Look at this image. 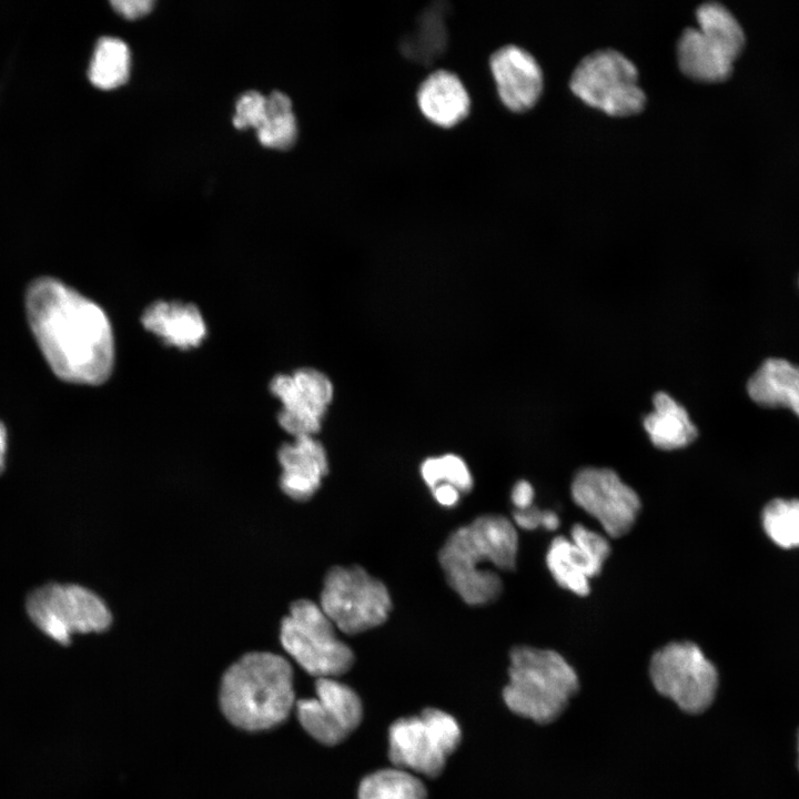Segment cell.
I'll return each mask as SVG.
<instances>
[{
  "instance_id": "cell-1",
  "label": "cell",
  "mask_w": 799,
  "mask_h": 799,
  "mask_svg": "<svg viewBox=\"0 0 799 799\" xmlns=\"http://www.w3.org/2000/svg\"><path fill=\"white\" fill-rule=\"evenodd\" d=\"M26 311L33 336L59 378L87 385L109 378L113 333L98 304L57 279L39 277L27 290Z\"/></svg>"
},
{
  "instance_id": "cell-2",
  "label": "cell",
  "mask_w": 799,
  "mask_h": 799,
  "mask_svg": "<svg viewBox=\"0 0 799 799\" xmlns=\"http://www.w3.org/2000/svg\"><path fill=\"white\" fill-rule=\"evenodd\" d=\"M518 552L515 525L502 515H483L454 530L438 553L448 585L471 606L497 599L503 589L493 569H514Z\"/></svg>"
},
{
  "instance_id": "cell-3",
  "label": "cell",
  "mask_w": 799,
  "mask_h": 799,
  "mask_svg": "<svg viewBox=\"0 0 799 799\" xmlns=\"http://www.w3.org/2000/svg\"><path fill=\"white\" fill-rule=\"evenodd\" d=\"M294 674L283 656L249 651L223 672L219 705L234 727L257 732L284 722L295 707Z\"/></svg>"
},
{
  "instance_id": "cell-4",
  "label": "cell",
  "mask_w": 799,
  "mask_h": 799,
  "mask_svg": "<svg viewBox=\"0 0 799 799\" xmlns=\"http://www.w3.org/2000/svg\"><path fill=\"white\" fill-rule=\"evenodd\" d=\"M578 690L575 669L557 651L530 646L512 649L502 695L515 715L549 725L565 712Z\"/></svg>"
},
{
  "instance_id": "cell-5",
  "label": "cell",
  "mask_w": 799,
  "mask_h": 799,
  "mask_svg": "<svg viewBox=\"0 0 799 799\" xmlns=\"http://www.w3.org/2000/svg\"><path fill=\"white\" fill-rule=\"evenodd\" d=\"M26 613L47 637L69 645L75 634H100L112 625L107 603L92 589L72 583H48L31 590Z\"/></svg>"
},
{
  "instance_id": "cell-6",
  "label": "cell",
  "mask_w": 799,
  "mask_h": 799,
  "mask_svg": "<svg viewBox=\"0 0 799 799\" xmlns=\"http://www.w3.org/2000/svg\"><path fill=\"white\" fill-rule=\"evenodd\" d=\"M280 643L286 654L309 675L336 678L354 663L352 649L335 633V626L318 604L301 598L293 601L280 625Z\"/></svg>"
},
{
  "instance_id": "cell-7",
  "label": "cell",
  "mask_w": 799,
  "mask_h": 799,
  "mask_svg": "<svg viewBox=\"0 0 799 799\" xmlns=\"http://www.w3.org/2000/svg\"><path fill=\"white\" fill-rule=\"evenodd\" d=\"M462 732L449 714L424 709L418 716L400 718L388 730V758L393 766L431 778L442 773L458 747Z\"/></svg>"
},
{
  "instance_id": "cell-8",
  "label": "cell",
  "mask_w": 799,
  "mask_h": 799,
  "mask_svg": "<svg viewBox=\"0 0 799 799\" xmlns=\"http://www.w3.org/2000/svg\"><path fill=\"white\" fill-rule=\"evenodd\" d=\"M320 607L335 628L356 635L382 625L392 600L386 586L360 566H335L323 583Z\"/></svg>"
},
{
  "instance_id": "cell-9",
  "label": "cell",
  "mask_w": 799,
  "mask_h": 799,
  "mask_svg": "<svg viewBox=\"0 0 799 799\" xmlns=\"http://www.w3.org/2000/svg\"><path fill=\"white\" fill-rule=\"evenodd\" d=\"M649 678L659 695L689 715L707 710L718 688L715 665L691 641L669 643L655 651Z\"/></svg>"
},
{
  "instance_id": "cell-10",
  "label": "cell",
  "mask_w": 799,
  "mask_h": 799,
  "mask_svg": "<svg viewBox=\"0 0 799 799\" xmlns=\"http://www.w3.org/2000/svg\"><path fill=\"white\" fill-rule=\"evenodd\" d=\"M569 85L583 102L614 117L639 113L646 104L636 65L613 49L597 50L583 58Z\"/></svg>"
},
{
  "instance_id": "cell-11",
  "label": "cell",
  "mask_w": 799,
  "mask_h": 799,
  "mask_svg": "<svg viewBox=\"0 0 799 799\" xmlns=\"http://www.w3.org/2000/svg\"><path fill=\"white\" fill-rule=\"evenodd\" d=\"M570 490L576 505L596 518L605 533L614 538L630 530L640 510L637 493L609 468L578 471Z\"/></svg>"
},
{
  "instance_id": "cell-12",
  "label": "cell",
  "mask_w": 799,
  "mask_h": 799,
  "mask_svg": "<svg viewBox=\"0 0 799 799\" xmlns=\"http://www.w3.org/2000/svg\"><path fill=\"white\" fill-rule=\"evenodd\" d=\"M295 712L302 728L316 741L334 746L353 732L363 717L354 689L336 678H317L315 697L300 699Z\"/></svg>"
},
{
  "instance_id": "cell-13",
  "label": "cell",
  "mask_w": 799,
  "mask_h": 799,
  "mask_svg": "<svg viewBox=\"0 0 799 799\" xmlns=\"http://www.w3.org/2000/svg\"><path fill=\"white\" fill-rule=\"evenodd\" d=\"M610 554L608 539L581 524L570 538L557 536L546 554V565L556 583L578 596L589 593V579L597 576Z\"/></svg>"
},
{
  "instance_id": "cell-14",
  "label": "cell",
  "mask_w": 799,
  "mask_h": 799,
  "mask_svg": "<svg viewBox=\"0 0 799 799\" xmlns=\"http://www.w3.org/2000/svg\"><path fill=\"white\" fill-rule=\"evenodd\" d=\"M498 95L513 112H525L538 101L543 91V72L536 59L523 48L508 44L489 58Z\"/></svg>"
},
{
  "instance_id": "cell-15",
  "label": "cell",
  "mask_w": 799,
  "mask_h": 799,
  "mask_svg": "<svg viewBox=\"0 0 799 799\" xmlns=\"http://www.w3.org/2000/svg\"><path fill=\"white\" fill-rule=\"evenodd\" d=\"M277 459L282 468L280 488L296 502L312 498L328 472L326 452L313 436L294 437V442L282 444Z\"/></svg>"
},
{
  "instance_id": "cell-16",
  "label": "cell",
  "mask_w": 799,
  "mask_h": 799,
  "mask_svg": "<svg viewBox=\"0 0 799 799\" xmlns=\"http://www.w3.org/2000/svg\"><path fill=\"white\" fill-rule=\"evenodd\" d=\"M141 322L165 344L181 350L200 345L206 335L201 312L191 303L156 301L145 309Z\"/></svg>"
},
{
  "instance_id": "cell-17",
  "label": "cell",
  "mask_w": 799,
  "mask_h": 799,
  "mask_svg": "<svg viewBox=\"0 0 799 799\" xmlns=\"http://www.w3.org/2000/svg\"><path fill=\"white\" fill-rule=\"evenodd\" d=\"M417 103L427 120L443 128L458 124L471 109V98L462 80L447 70H436L421 83Z\"/></svg>"
},
{
  "instance_id": "cell-18",
  "label": "cell",
  "mask_w": 799,
  "mask_h": 799,
  "mask_svg": "<svg viewBox=\"0 0 799 799\" xmlns=\"http://www.w3.org/2000/svg\"><path fill=\"white\" fill-rule=\"evenodd\" d=\"M677 60L682 73L706 82L727 79L735 61L721 45L698 28H687L677 42Z\"/></svg>"
},
{
  "instance_id": "cell-19",
  "label": "cell",
  "mask_w": 799,
  "mask_h": 799,
  "mask_svg": "<svg viewBox=\"0 0 799 799\" xmlns=\"http://www.w3.org/2000/svg\"><path fill=\"white\" fill-rule=\"evenodd\" d=\"M749 397L763 407H783L799 417V366L767 358L747 383Z\"/></svg>"
},
{
  "instance_id": "cell-20",
  "label": "cell",
  "mask_w": 799,
  "mask_h": 799,
  "mask_svg": "<svg viewBox=\"0 0 799 799\" xmlns=\"http://www.w3.org/2000/svg\"><path fill=\"white\" fill-rule=\"evenodd\" d=\"M654 411L644 418V428L650 442L659 449L672 451L688 446L698 436V429L686 408L665 392L653 397Z\"/></svg>"
},
{
  "instance_id": "cell-21",
  "label": "cell",
  "mask_w": 799,
  "mask_h": 799,
  "mask_svg": "<svg viewBox=\"0 0 799 799\" xmlns=\"http://www.w3.org/2000/svg\"><path fill=\"white\" fill-rule=\"evenodd\" d=\"M449 10L446 2L437 1L419 13L413 29L400 41V50L408 60L431 65L445 53Z\"/></svg>"
},
{
  "instance_id": "cell-22",
  "label": "cell",
  "mask_w": 799,
  "mask_h": 799,
  "mask_svg": "<svg viewBox=\"0 0 799 799\" xmlns=\"http://www.w3.org/2000/svg\"><path fill=\"white\" fill-rule=\"evenodd\" d=\"M271 393L283 404L277 415L281 427L293 435L313 436L321 429L326 408L315 404L295 383L292 374H279L270 383Z\"/></svg>"
},
{
  "instance_id": "cell-23",
  "label": "cell",
  "mask_w": 799,
  "mask_h": 799,
  "mask_svg": "<svg viewBox=\"0 0 799 799\" xmlns=\"http://www.w3.org/2000/svg\"><path fill=\"white\" fill-rule=\"evenodd\" d=\"M130 61V50L124 41L103 37L98 41L91 59L90 81L104 90L118 88L129 78Z\"/></svg>"
},
{
  "instance_id": "cell-24",
  "label": "cell",
  "mask_w": 799,
  "mask_h": 799,
  "mask_svg": "<svg viewBox=\"0 0 799 799\" xmlns=\"http://www.w3.org/2000/svg\"><path fill=\"white\" fill-rule=\"evenodd\" d=\"M357 799H427V791L414 773L393 767L364 777Z\"/></svg>"
},
{
  "instance_id": "cell-25",
  "label": "cell",
  "mask_w": 799,
  "mask_h": 799,
  "mask_svg": "<svg viewBox=\"0 0 799 799\" xmlns=\"http://www.w3.org/2000/svg\"><path fill=\"white\" fill-rule=\"evenodd\" d=\"M261 144L272 149H290L297 138V123L291 99L274 91L266 97V118L256 130Z\"/></svg>"
},
{
  "instance_id": "cell-26",
  "label": "cell",
  "mask_w": 799,
  "mask_h": 799,
  "mask_svg": "<svg viewBox=\"0 0 799 799\" xmlns=\"http://www.w3.org/2000/svg\"><path fill=\"white\" fill-rule=\"evenodd\" d=\"M698 29L718 42L734 59L745 44L744 31L736 18L724 6L706 2L696 12Z\"/></svg>"
},
{
  "instance_id": "cell-27",
  "label": "cell",
  "mask_w": 799,
  "mask_h": 799,
  "mask_svg": "<svg viewBox=\"0 0 799 799\" xmlns=\"http://www.w3.org/2000/svg\"><path fill=\"white\" fill-rule=\"evenodd\" d=\"M762 526L779 547H799V499L770 500L762 512Z\"/></svg>"
},
{
  "instance_id": "cell-28",
  "label": "cell",
  "mask_w": 799,
  "mask_h": 799,
  "mask_svg": "<svg viewBox=\"0 0 799 799\" xmlns=\"http://www.w3.org/2000/svg\"><path fill=\"white\" fill-rule=\"evenodd\" d=\"M421 475L429 490L437 486H452L467 494L474 484L467 464L455 454L426 458L421 465Z\"/></svg>"
},
{
  "instance_id": "cell-29",
  "label": "cell",
  "mask_w": 799,
  "mask_h": 799,
  "mask_svg": "<svg viewBox=\"0 0 799 799\" xmlns=\"http://www.w3.org/2000/svg\"><path fill=\"white\" fill-rule=\"evenodd\" d=\"M299 387L318 406L327 409L334 396V387L330 378L322 372L303 367L292 373Z\"/></svg>"
},
{
  "instance_id": "cell-30",
  "label": "cell",
  "mask_w": 799,
  "mask_h": 799,
  "mask_svg": "<svg viewBox=\"0 0 799 799\" xmlns=\"http://www.w3.org/2000/svg\"><path fill=\"white\" fill-rule=\"evenodd\" d=\"M266 118V97L255 90L243 93L235 105L233 124L236 129L257 130Z\"/></svg>"
},
{
  "instance_id": "cell-31",
  "label": "cell",
  "mask_w": 799,
  "mask_h": 799,
  "mask_svg": "<svg viewBox=\"0 0 799 799\" xmlns=\"http://www.w3.org/2000/svg\"><path fill=\"white\" fill-rule=\"evenodd\" d=\"M513 518L516 526L526 530H533L538 527H544L547 530H555L558 528L560 523L556 513L539 509L534 505L522 510H515Z\"/></svg>"
},
{
  "instance_id": "cell-32",
  "label": "cell",
  "mask_w": 799,
  "mask_h": 799,
  "mask_svg": "<svg viewBox=\"0 0 799 799\" xmlns=\"http://www.w3.org/2000/svg\"><path fill=\"white\" fill-rule=\"evenodd\" d=\"M113 9L127 19H136L148 14L152 10L153 1L150 0H113Z\"/></svg>"
},
{
  "instance_id": "cell-33",
  "label": "cell",
  "mask_w": 799,
  "mask_h": 799,
  "mask_svg": "<svg viewBox=\"0 0 799 799\" xmlns=\"http://www.w3.org/2000/svg\"><path fill=\"white\" fill-rule=\"evenodd\" d=\"M510 499L516 510L530 507L534 499V488L530 483L525 479L518 481L512 489Z\"/></svg>"
},
{
  "instance_id": "cell-34",
  "label": "cell",
  "mask_w": 799,
  "mask_h": 799,
  "mask_svg": "<svg viewBox=\"0 0 799 799\" xmlns=\"http://www.w3.org/2000/svg\"><path fill=\"white\" fill-rule=\"evenodd\" d=\"M434 499L443 507H454L458 504L462 493L452 486H437L431 490Z\"/></svg>"
},
{
  "instance_id": "cell-35",
  "label": "cell",
  "mask_w": 799,
  "mask_h": 799,
  "mask_svg": "<svg viewBox=\"0 0 799 799\" xmlns=\"http://www.w3.org/2000/svg\"><path fill=\"white\" fill-rule=\"evenodd\" d=\"M8 444V431L6 425L0 421V474L6 469Z\"/></svg>"
}]
</instances>
